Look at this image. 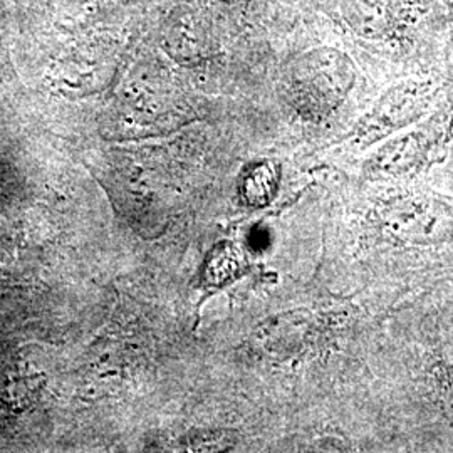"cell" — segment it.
<instances>
[{"instance_id":"cell-6","label":"cell","mask_w":453,"mask_h":453,"mask_svg":"<svg viewBox=\"0 0 453 453\" xmlns=\"http://www.w3.org/2000/svg\"><path fill=\"white\" fill-rule=\"evenodd\" d=\"M432 385L443 417L453 425V363L440 359L434 365Z\"/></svg>"},{"instance_id":"cell-3","label":"cell","mask_w":453,"mask_h":453,"mask_svg":"<svg viewBox=\"0 0 453 453\" xmlns=\"http://www.w3.org/2000/svg\"><path fill=\"white\" fill-rule=\"evenodd\" d=\"M374 237L402 252H438L453 245V198L420 188L391 190L372 202Z\"/></svg>"},{"instance_id":"cell-5","label":"cell","mask_w":453,"mask_h":453,"mask_svg":"<svg viewBox=\"0 0 453 453\" xmlns=\"http://www.w3.org/2000/svg\"><path fill=\"white\" fill-rule=\"evenodd\" d=\"M292 81L299 110L321 118L346 104L359 81V71L340 50L318 49L297 63Z\"/></svg>"},{"instance_id":"cell-4","label":"cell","mask_w":453,"mask_h":453,"mask_svg":"<svg viewBox=\"0 0 453 453\" xmlns=\"http://www.w3.org/2000/svg\"><path fill=\"white\" fill-rule=\"evenodd\" d=\"M450 76L437 73L391 82L372 106L359 114L357 123L338 143V151L357 158L363 157L372 146L418 121L435 106Z\"/></svg>"},{"instance_id":"cell-2","label":"cell","mask_w":453,"mask_h":453,"mask_svg":"<svg viewBox=\"0 0 453 453\" xmlns=\"http://www.w3.org/2000/svg\"><path fill=\"white\" fill-rule=\"evenodd\" d=\"M452 140L453 74L428 113L361 157L359 173L388 183L418 179L447 158Z\"/></svg>"},{"instance_id":"cell-9","label":"cell","mask_w":453,"mask_h":453,"mask_svg":"<svg viewBox=\"0 0 453 453\" xmlns=\"http://www.w3.org/2000/svg\"><path fill=\"white\" fill-rule=\"evenodd\" d=\"M226 2H237V0H226Z\"/></svg>"},{"instance_id":"cell-7","label":"cell","mask_w":453,"mask_h":453,"mask_svg":"<svg viewBox=\"0 0 453 453\" xmlns=\"http://www.w3.org/2000/svg\"><path fill=\"white\" fill-rule=\"evenodd\" d=\"M275 173L274 168L267 163L256 166L249 172L245 179L243 194L250 203H265L274 194Z\"/></svg>"},{"instance_id":"cell-1","label":"cell","mask_w":453,"mask_h":453,"mask_svg":"<svg viewBox=\"0 0 453 453\" xmlns=\"http://www.w3.org/2000/svg\"><path fill=\"white\" fill-rule=\"evenodd\" d=\"M357 61L393 80L447 73L453 19L440 0H329Z\"/></svg>"},{"instance_id":"cell-8","label":"cell","mask_w":453,"mask_h":453,"mask_svg":"<svg viewBox=\"0 0 453 453\" xmlns=\"http://www.w3.org/2000/svg\"><path fill=\"white\" fill-rule=\"evenodd\" d=\"M440 2H441V5L447 9V12H449L453 19V0H440Z\"/></svg>"}]
</instances>
